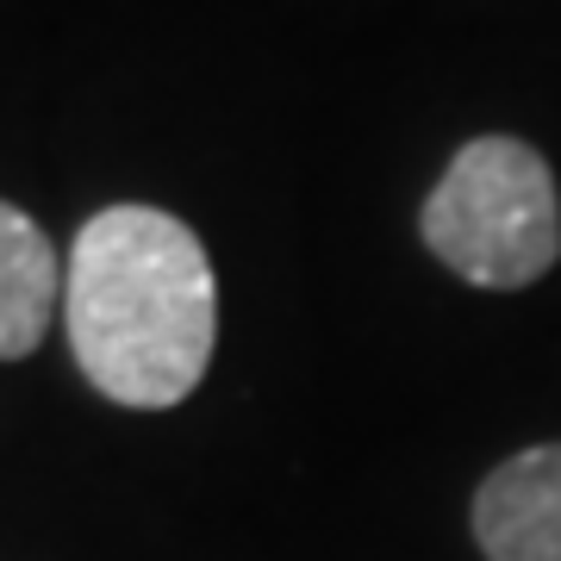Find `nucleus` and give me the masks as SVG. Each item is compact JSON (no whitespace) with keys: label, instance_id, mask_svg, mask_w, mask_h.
I'll list each match as a JSON object with an SVG mask.
<instances>
[{"label":"nucleus","instance_id":"f257e3e1","mask_svg":"<svg viewBox=\"0 0 561 561\" xmlns=\"http://www.w3.org/2000/svg\"><path fill=\"white\" fill-rule=\"evenodd\" d=\"M62 319L76 368L106 400L169 412L206 381L219 343L206 243L162 206H106L76 231Z\"/></svg>","mask_w":561,"mask_h":561},{"label":"nucleus","instance_id":"f03ea898","mask_svg":"<svg viewBox=\"0 0 561 561\" xmlns=\"http://www.w3.org/2000/svg\"><path fill=\"white\" fill-rule=\"evenodd\" d=\"M424 250L468 287H530L561 256V194L524 138H474L443 169L419 213Z\"/></svg>","mask_w":561,"mask_h":561},{"label":"nucleus","instance_id":"7ed1b4c3","mask_svg":"<svg viewBox=\"0 0 561 561\" xmlns=\"http://www.w3.org/2000/svg\"><path fill=\"white\" fill-rule=\"evenodd\" d=\"M474 542L486 561H561V443L518 449L486 474Z\"/></svg>","mask_w":561,"mask_h":561},{"label":"nucleus","instance_id":"20e7f679","mask_svg":"<svg viewBox=\"0 0 561 561\" xmlns=\"http://www.w3.org/2000/svg\"><path fill=\"white\" fill-rule=\"evenodd\" d=\"M62 275L69 268L57 262L44 225L13 201H0V362H20L44 343L62 300Z\"/></svg>","mask_w":561,"mask_h":561}]
</instances>
